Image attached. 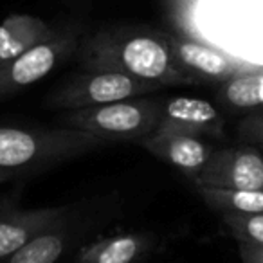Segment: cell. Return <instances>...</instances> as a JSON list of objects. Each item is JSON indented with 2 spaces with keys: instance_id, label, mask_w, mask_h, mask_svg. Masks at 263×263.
<instances>
[{
  "instance_id": "obj_6",
  "label": "cell",
  "mask_w": 263,
  "mask_h": 263,
  "mask_svg": "<svg viewBox=\"0 0 263 263\" xmlns=\"http://www.w3.org/2000/svg\"><path fill=\"white\" fill-rule=\"evenodd\" d=\"M191 184L263 191V152L258 146H231L215 150Z\"/></svg>"
},
{
  "instance_id": "obj_14",
  "label": "cell",
  "mask_w": 263,
  "mask_h": 263,
  "mask_svg": "<svg viewBox=\"0 0 263 263\" xmlns=\"http://www.w3.org/2000/svg\"><path fill=\"white\" fill-rule=\"evenodd\" d=\"M200 198L218 211L236 213V215H252V213H263V191H249V190H226V187H211V186H195Z\"/></svg>"
},
{
  "instance_id": "obj_15",
  "label": "cell",
  "mask_w": 263,
  "mask_h": 263,
  "mask_svg": "<svg viewBox=\"0 0 263 263\" xmlns=\"http://www.w3.org/2000/svg\"><path fill=\"white\" fill-rule=\"evenodd\" d=\"M220 99L231 108H261L263 112V72L231 78L223 83Z\"/></svg>"
},
{
  "instance_id": "obj_11",
  "label": "cell",
  "mask_w": 263,
  "mask_h": 263,
  "mask_svg": "<svg viewBox=\"0 0 263 263\" xmlns=\"http://www.w3.org/2000/svg\"><path fill=\"white\" fill-rule=\"evenodd\" d=\"M69 211V205L0 211V261L24 247L36 234L54 226Z\"/></svg>"
},
{
  "instance_id": "obj_18",
  "label": "cell",
  "mask_w": 263,
  "mask_h": 263,
  "mask_svg": "<svg viewBox=\"0 0 263 263\" xmlns=\"http://www.w3.org/2000/svg\"><path fill=\"white\" fill-rule=\"evenodd\" d=\"M238 247L243 263H263V245L238 243Z\"/></svg>"
},
{
  "instance_id": "obj_5",
  "label": "cell",
  "mask_w": 263,
  "mask_h": 263,
  "mask_svg": "<svg viewBox=\"0 0 263 263\" xmlns=\"http://www.w3.org/2000/svg\"><path fill=\"white\" fill-rule=\"evenodd\" d=\"M78 38L74 31H56L51 38L0 65V99L11 96L51 74L74 52Z\"/></svg>"
},
{
  "instance_id": "obj_8",
  "label": "cell",
  "mask_w": 263,
  "mask_h": 263,
  "mask_svg": "<svg viewBox=\"0 0 263 263\" xmlns=\"http://www.w3.org/2000/svg\"><path fill=\"white\" fill-rule=\"evenodd\" d=\"M137 144H141L157 159L172 164L190 180H193L202 172L215 152V148L204 137L159 130L141 139Z\"/></svg>"
},
{
  "instance_id": "obj_3",
  "label": "cell",
  "mask_w": 263,
  "mask_h": 263,
  "mask_svg": "<svg viewBox=\"0 0 263 263\" xmlns=\"http://www.w3.org/2000/svg\"><path fill=\"white\" fill-rule=\"evenodd\" d=\"M164 98L126 99L101 106L65 110L60 116L63 126L80 130L105 141L106 144L136 141L152 136L159 128L164 112Z\"/></svg>"
},
{
  "instance_id": "obj_7",
  "label": "cell",
  "mask_w": 263,
  "mask_h": 263,
  "mask_svg": "<svg viewBox=\"0 0 263 263\" xmlns=\"http://www.w3.org/2000/svg\"><path fill=\"white\" fill-rule=\"evenodd\" d=\"M96 223V216L81 215L70 208V211L54 226L36 234L33 240L0 263H58L94 229Z\"/></svg>"
},
{
  "instance_id": "obj_9",
  "label": "cell",
  "mask_w": 263,
  "mask_h": 263,
  "mask_svg": "<svg viewBox=\"0 0 263 263\" xmlns=\"http://www.w3.org/2000/svg\"><path fill=\"white\" fill-rule=\"evenodd\" d=\"M222 126L223 119L213 103L200 98L179 96V98L166 99L162 121L157 130L205 137L220 134Z\"/></svg>"
},
{
  "instance_id": "obj_1",
  "label": "cell",
  "mask_w": 263,
  "mask_h": 263,
  "mask_svg": "<svg viewBox=\"0 0 263 263\" xmlns=\"http://www.w3.org/2000/svg\"><path fill=\"white\" fill-rule=\"evenodd\" d=\"M81 62L87 70H112L159 87L193 85L173 58L166 33L150 29H105L83 44Z\"/></svg>"
},
{
  "instance_id": "obj_20",
  "label": "cell",
  "mask_w": 263,
  "mask_h": 263,
  "mask_svg": "<svg viewBox=\"0 0 263 263\" xmlns=\"http://www.w3.org/2000/svg\"><path fill=\"white\" fill-rule=\"evenodd\" d=\"M258 148H259V150H261V152H263V146H258Z\"/></svg>"
},
{
  "instance_id": "obj_17",
  "label": "cell",
  "mask_w": 263,
  "mask_h": 263,
  "mask_svg": "<svg viewBox=\"0 0 263 263\" xmlns=\"http://www.w3.org/2000/svg\"><path fill=\"white\" fill-rule=\"evenodd\" d=\"M238 128H240V136L245 141L263 146V112H256L247 116Z\"/></svg>"
},
{
  "instance_id": "obj_19",
  "label": "cell",
  "mask_w": 263,
  "mask_h": 263,
  "mask_svg": "<svg viewBox=\"0 0 263 263\" xmlns=\"http://www.w3.org/2000/svg\"><path fill=\"white\" fill-rule=\"evenodd\" d=\"M16 173H11V172H2V170H0V184L2 182H6V180H9V179H13V177H15Z\"/></svg>"
},
{
  "instance_id": "obj_12",
  "label": "cell",
  "mask_w": 263,
  "mask_h": 263,
  "mask_svg": "<svg viewBox=\"0 0 263 263\" xmlns=\"http://www.w3.org/2000/svg\"><path fill=\"white\" fill-rule=\"evenodd\" d=\"M155 234L121 233L83 245L74 263H139L154 251Z\"/></svg>"
},
{
  "instance_id": "obj_4",
  "label": "cell",
  "mask_w": 263,
  "mask_h": 263,
  "mask_svg": "<svg viewBox=\"0 0 263 263\" xmlns=\"http://www.w3.org/2000/svg\"><path fill=\"white\" fill-rule=\"evenodd\" d=\"M159 85L146 83L137 78L112 70H88L65 83L49 96L47 105L52 108L76 110L87 106H101L108 103L143 98L159 90Z\"/></svg>"
},
{
  "instance_id": "obj_10",
  "label": "cell",
  "mask_w": 263,
  "mask_h": 263,
  "mask_svg": "<svg viewBox=\"0 0 263 263\" xmlns=\"http://www.w3.org/2000/svg\"><path fill=\"white\" fill-rule=\"evenodd\" d=\"M166 42L177 63L197 81L213 80L226 83L231 78L238 76V67L233 63V60L211 45L187 40L177 34H166Z\"/></svg>"
},
{
  "instance_id": "obj_13",
  "label": "cell",
  "mask_w": 263,
  "mask_h": 263,
  "mask_svg": "<svg viewBox=\"0 0 263 263\" xmlns=\"http://www.w3.org/2000/svg\"><path fill=\"white\" fill-rule=\"evenodd\" d=\"M56 29L33 15H11L0 24V65L51 38Z\"/></svg>"
},
{
  "instance_id": "obj_2",
  "label": "cell",
  "mask_w": 263,
  "mask_h": 263,
  "mask_svg": "<svg viewBox=\"0 0 263 263\" xmlns=\"http://www.w3.org/2000/svg\"><path fill=\"white\" fill-rule=\"evenodd\" d=\"M105 141L72 128L0 126V170L38 172L105 146Z\"/></svg>"
},
{
  "instance_id": "obj_16",
  "label": "cell",
  "mask_w": 263,
  "mask_h": 263,
  "mask_svg": "<svg viewBox=\"0 0 263 263\" xmlns=\"http://www.w3.org/2000/svg\"><path fill=\"white\" fill-rule=\"evenodd\" d=\"M220 216L238 243L263 245V213H252V215L223 213Z\"/></svg>"
}]
</instances>
